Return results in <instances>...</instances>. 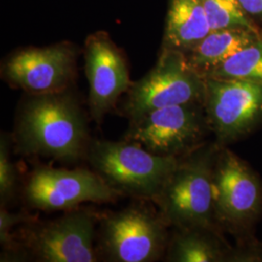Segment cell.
Returning a JSON list of instances; mask_svg holds the SVG:
<instances>
[{"mask_svg":"<svg viewBox=\"0 0 262 262\" xmlns=\"http://www.w3.org/2000/svg\"><path fill=\"white\" fill-rule=\"evenodd\" d=\"M98 216L91 209L77 207L54 221L23 224L19 235H14L11 257L21 252L37 261H97L94 240Z\"/></svg>","mask_w":262,"mask_h":262,"instance_id":"cell-4","label":"cell"},{"mask_svg":"<svg viewBox=\"0 0 262 262\" xmlns=\"http://www.w3.org/2000/svg\"><path fill=\"white\" fill-rule=\"evenodd\" d=\"M225 252L212 228H176L169 239L166 259L174 262H217Z\"/></svg>","mask_w":262,"mask_h":262,"instance_id":"cell-15","label":"cell"},{"mask_svg":"<svg viewBox=\"0 0 262 262\" xmlns=\"http://www.w3.org/2000/svg\"><path fill=\"white\" fill-rule=\"evenodd\" d=\"M34 217L25 214H13L9 213L5 206H1L0 211V242L4 247L6 253H12L15 248V241L13 236L14 227L23 224H26L30 221H33Z\"/></svg>","mask_w":262,"mask_h":262,"instance_id":"cell-19","label":"cell"},{"mask_svg":"<svg viewBox=\"0 0 262 262\" xmlns=\"http://www.w3.org/2000/svg\"><path fill=\"white\" fill-rule=\"evenodd\" d=\"M17 187V171L10 156V139L7 134H1L0 139V197L1 206L15 196Z\"/></svg>","mask_w":262,"mask_h":262,"instance_id":"cell-18","label":"cell"},{"mask_svg":"<svg viewBox=\"0 0 262 262\" xmlns=\"http://www.w3.org/2000/svg\"><path fill=\"white\" fill-rule=\"evenodd\" d=\"M216 145H200L180 158L178 165L151 202L175 228H212L215 222L213 173Z\"/></svg>","mask_w":262,"mask_h":262,"instance_id":"cell-2","label":"cell"},{"mask_svg":"<svg viewBox=\"0 0 262 262\" xmlns=\"http://www.w3.org/2000/svg\"><path fill=\"white\" fill-rule=\"evenodd\" d=\"M213 199L215 220L230 225L253 220L261 207L258 179L235 154L221 148L213 173Z\"/></svg>","mask_w":262,"mask_h":262,"instance_id":"cell-10","label":"cell"},{"mask_svg":"<svg viewBox=\"0 0 262 262\" xmlns=\"http://www.w3.org/2000/svg\"><path fill=\"white\" fill-rule=\"evenodd\" d=\"M98 220V253L108 261L154 262L166 253L168 225L154 208L133 204Z\"/></svg>","mask_w":262,"mask_h":262,"instance_id":"cell-5","label":"cell"},{"mask_svg":"<svg viewBox=\"0 0 262 262\" xmlns=\"http://www.w3.org/2000/svg\"><path fill=\"white\" fill-rule=\"evenodd\" d=\"M239 2L248 14L262 18V0H239Z\"/></svg>","mask_w":262,"mask_h":262,"instance_id":"cell-20","label":"cell"},{"mask_svg":"<svg viewBox=\"0 0 262 262\" xmlns=\"http://www.w3.org/2000/svg\"><path fill=\"white\" fill-rule=\"evenodd\" d=\"M86 159L94 171L121 196L146 201L157 196L180 159L155 155L127 140L92 141Z\"/></svg>","mask_w":262,"mask_h":262,"instance_id":"cell-3","label":"cell"},{"mask_svg":"<svg viewBox=\"0 0 262 262\" xmlns=\"http://www.w3.org/2000/svg\"><path fill=\"white\" fill-rule=\"evenodd\" d=\"M204 110L219 143L234 140L262 118V84L205 78Z\"/></svg>","mask_w":262,"mask_h":262,"instance_id":"cell-9","label":"cell"},{"mask_svg":"<svg viewBox=\"0 0 262 262\" xmlns=\"http://www.w3.org/2000/svg\"><path fill=\"white\" fill-rule=\"evenodd\" d=\"M260 38L259 33L243 28L211 31L188 52L187 59L190 66L204 77L209 70Z\"/></svg>","mask_w":262,"mask_h":262,"instance_id":"cell-14","label":"cell"},{"mask_svg":"<svg viewBox=\"0 0 262 262\" xmlns=\"http://www.w3.org/2000/svg\"><path fill=\"white\" fill-rule=\"evenodd\" d=\"M209 128L203 103L173 105L130 121L125 140L155 155L180 159L201 145Z\"/></svg>","mask_w":262,"mask_h":262,"instance_id":"cell-7","label":"cell"},{"mask_svg":"<svg viewBox=\"0 0 262 262\" xmlns=\"http://www.w3.org/2000/svg\"><path fill=\"white\" fill-rule=\"evenodd\" d=\"M204 97L205 78L190 66L185 53L164 48L156 66L131 84L123 113L133 121L159 108L204 103Z\"/></svg>","mask_w":262,"mask_h":262,"instance_id":"cell-6","label":"cell"},{"mask_svg":"<svg viewBox=\"0 0 262 262\" xmlns=\"http://www.w3.org/2000/svg\"><path fill=\"white\" fill-rule=\"evenodd\" d=\"M85 72L90 84V114L94 122L100 123L131 85L123 56L105 34H95L88 39Z\"/></svg>","mask_w":262,"mask_h":262,"instance_id":"cell-11","label":"cell"},{"mask_svg":"<svg viewBox=\"0 0 262 262\" xmlns=\"http://www.w3.org/2000/svg\"><path fill=\"white\" fill-rule=\"evenodd\" d=\"M121 196L95 171L38 167L28 176L24 197L42 211L70 210L85 202L106 203Z\"/></svg>","mask_w":262,"mask_h":262,"instance_id":"cell-8","label":"cell"},{"mask_svg":"<svg viewBox=\"0 0 262 262\" xmlns=\"http://www.w3.org/2000/svg\"><path fill=\"white\" fill-rule=\"evenodd\" d=\"M75 51L66 44L20 51L11 56L4 74L29 94L66 91L75 67Z\"/></svg>","mask_w":262,"mask_h":262,"instance_id":"cell-12","label":"cell"},{"mask_svg":"<svg viewBox=\"0 0 262 262\" xmlns=\"http://www.w3.org/2000/svg\"><path fill=\"white\" fill-rule=\"evenodd\" d=\"M211 31L203 0H171L164 48L189 52Z\"/></svg>","mask_w":262,"mask_h":262,"instance_id":"cell-13","label":"cell"},{"mask_svg":"<svg viewBox=\"0 0 262 262\" xmlns=\"http://www.w3.org/2000/svg\"><path fill=\"white\" fill-rule=\"evenodd\" d=\"M211 30L243 28L259 33L257 28L246 16L239 0H203Z\"/></svg>","mask_w":262,"mask_h":262,"instance_id":"cell-17","label":"cell"},{"mask_svg":"<svg viewBox=\"0 0 262 262\" xmlns=\"http://www.w3.org/2000/svg\"><path fill=\"white\" fill-rule=\"evenodd\" d=\"M204 78L245 80L262 84V38L209 70Z\"/></svg>","mask_w":262,"mask_h":262,"instance_id":"cell-16","label":"cell"},{"mask_svg":"<svg viewBox=\"0 0 262 262\" xmlns=\"http://www.w3.org/2000/svg\"><path fill=\"white\" fill-rule=\"evenodd\" d=\"M14 142L25 156L73 162L86 158L92 141L84 110L66 90L30 94L20 104Z\"/></svg>","mask_w":262,"mask_h":262,"instance_id":"cell-1","label":"cell"}]
</instances>
